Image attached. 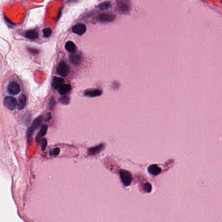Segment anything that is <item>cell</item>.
<instances>
[{
  "mask_svg": "<svg viewBox=\"0 0 222 222\" xmlns=\"http://www.w3.org/2000/svg\"><path fill=\"white\" fill-rule=\"evenodd\" d=\"M4 105L7 109L10 110H13L17 108L18 102L16 98L11 97H7L4 99Z\"/></svg>",
  "mask_w": 222,
  "mask_h": 222,
  "instance_id": "4",
  "label": "cell"
},
{
  "mask_svg": "<svg viewBox=\"0 0 222 222\" xmlns=\"http://www.w3.org/2000/svg\"><path fill=\"white\" fill-rule=\"evenodd\" d=\"M50 155H58L59 153V149L58 148H56L53 150V151L52 152V151H50Z\"/></svg>",
  "mask_w": 222,
  "mask_h": 222,
  "instance_id": "22",
  "label": "cell"
},
{
  "mask_svg": "<svg viewBox=\"0 0 222 222\" xmlns=\"http://www.w3.org/2000/svg\"><path fill=\"white\" fill-rule=\"evenodd\" d=\"M65 48L69 52H74L76 49V46L73 42L68 41L65 44Z\"/></svg>",
  "mask_w": 222,
  "mask_h": 222,
  "instance_id": "16",
  "label": "cell"
},
{
  "mask_svg": "<svg viewBox=\"0 0 222 222\" xmlns=\"http://www.w3.org/2000/svg\"><path fill=\"white\" fill-rule=\"evenodd\" d=\"M43 34L44 36L46 37H49L52 34V30L50 28H45L43 30Z\"/></svg>",
  "mask_w": 222,
  "mask_h": 222,
  "instance_id": "19",
  "label": "cell"
},
{
  "mask_svg": "<svg viewBox=\"0 0 222 222\" xmlns=\"http://www.w3.org/2000/svg\"><path fill=\"white\" fill-rule=\"evenodd\" d=\"M70 60L72 64H78L80 61V57L78 55H71Z\"/></svg>",
  "mask_w": 222,
  "mask_h": 222,
  "instance_id": "17",
  "label": "cell"
},
{
  "mask_svg": "<svg viewBox=\"0 0 222 222\" xmlns=\"http://www.w3.org/2000/svg\"><path fill=\"white\" fill-rule=\"evenodd\" d=\"M99 19L102 22H110L114 19V16L109 14H102L100 16Z\"/></svg>",
  "mask_w": 222,
  "mask_h": 222,
  "instance_id": "14",
  "label": "cell"
},
{
  "mask_svg": "<svg viewBox=\"0 0 222 222\" xmlns=\"http://www.w3.org/2000/svg\"><path fill=\"white\" fill-rule=\"evenodd\" d=\"M102 91L101 90L94 89H89L85 91L84 93V95L89 97H96L100 96L102 94Z\"/></svg>",
  "mask_w": 222,
  "mask_h": 222,
  "instance_id": "7",
  "label": "cell"
},
{
  "mask_svg": "<svg viewBox=\"0 0 222 222\" xmlns=\"http://www.w3.org/2000/svg\"><path fill=\"white\" fill-rule=\"evenodd\" d=\"M59 93L61 95L67 94L71 90V86L69 84H63L59 89Z\"/></svg>",
  "mask_w": 222,
  "mask_h": 222,
  "instance_id": "12",
  "label": "cell"
},
{
  "mask_svg": "<svg viewBox=\"0 0 222 222\" xmlns=\"http://www.w3.org/2000/svg\"><path fill=\"white\" fill-rule=\"evenodd\" d=\"M121 181L125 186H128L132 183V176L128 171L121 170L119 172Z\"/></svg>",
  "mask_w": 222,
  "mask_h": 222,
  "instance_id": "2",
  "label": "cell"
},
{
  "mask_svg": "<svg viewBox=\"0 0 222 222\" xmlns=\"http://www.w3.org/2000/svg\"><path fill=\"white\" fill-rule=\"evenodd\" d=\"M72 31L76 34L82 35L86 31V27H85L84 24H79L76 25V26L72 28Z\"/></svg>",
  "mask_w": 222,
  "mask_h": 222,
  "instance_id": "6",
  "label": "cell"
},
{
  "mask_svg": "<svg viewBox=\"0 0 222 222\" xmlns=\"http://www.w3.org/2000/svg\"><path fill=\"white\" fill-rule=\"evenodd\" d=\"M7 91L9 94L12 95H17L20 92V85L17 82H11L8 85Z\"/></svg>",
  "mask_w": 222,
  "mask_h": 222,
  "instance_id": "5",
  "label": "cell"
},
{
  "mask_svg": "<svg viewBox=\"0 0 222 222\" xmlns=\"http://www.w3.org/2000/svg\"><path fill=\"white\" fill-rule=\"evenodd\" d=\"M64 79L59 77H54L52 81V85L55 89H59L64 83Z\"/></svg>",
  "mask_w": 222,
  "mask_h": 222,
  "instance_id": "8",
  "label": "cell"
},
{
  "mask_svg": "<svg viewBox=\"0 0 222 222\" xmlns=\"http://www.w3.org/2000/svg\"><path fill=\"white\" fill-rule=\"evenodd\" d=\"M143 189L145 192L149 193L150 192L151 190H152V186H151V185L149 183H146L143 186Z\"/></svg>",
  "mask_w": 222,
  "mask_h": 222,
  "instance_id": "20",
  "label": "cell"
},
{
  "mask_svg": "<svg viewBox=\"0 0 222 222\" xmlns=\"http://www.w3.org/2000/svg\"><path fill=\"white\" fill-rule=\"evenodd\" d=\"M47 130H48L47 126L43 124V125L42 126L41 128H40V130L39 131V132L38 135H37V137H36V141H37V143H39L40 141V140L43 139L42 138H43L44 137V136L45 135H46V134Z\"/></svg>",
  "mask_w": 222,
  "mask_h": 222,
  "instance_id": "10",
  "label": "cell"
},
{
  "mask_svg": "<svg viewBox=\"0 0 222 222\" xmlns=\"http://www.w3.org/2000/svg\"><path fill=\"white\" fill-rule=\"evenodd\" d=\"M43 120V116H40V117H37V119H35L34 120L31 127H30L29 128V129L28 130V132H27V138H28L29 143H30L29 140L31 139V138H32V135L33 134V132H35V130L37 129L40 127V125L42 123Z\"/></svg>",
  "mask_w": 222,
  "mask_h": 222,
  "instance_id": "1",
  "label": "cell"
},
{
  "mask_svg": "<svg viewBox=\"0 0 222 222\" xmlns=\"http://www.w3.org/2000/svg\"><path fill=\"white\" fill-rule=\"evenodd\" d=\"M149 172L153 175H158L161 173V169L158 167L157 165H151L148 168Z\"/></svg>",
  "mask_w": 222,
  "mask_h": 222,
  "instance_id": "11",
  "label": "cell"
},
{
  "mask_svg": "<svg viewBox=\"0 0 222 222\" xmlns=\"http://www.w3.org/2000/svg\"><path fill=\"white\" fill-rule=\"evenodd\" d=\"M111 6V3L109 2H105L104 3H100L98 6V8L101 10H105L109 8Z\"/></svg>",
  "mask_w": 222,
  "mask_h": 222,
  "instance_id": "18",
  "label": "cell"
},
{
  "mask_svg": "<svg viewBox=\"0 0 222 222\" xmlns=\"http://www.w3.org/2000/svg\"><path fill=\"white\" fill-rule=\"evenodd\" d=\"M104 146V145L103 144H101V145L96 146V147H94L89 149L88 150V154H89V155H94L95 154H97L98 153L100 152V151L101 150H102L103 149Z\"/></svg>",
  "mask_w": 222,
  "mask_h": 222,
  "instance_id": "13",
  "label": "cell"
},
{
  "mask_svg": "<svg viewBox=\"0 0 222 222\" xmlns=\"http://www.w3.org/2000/svg\"><path fill=\"white\" fill-rule=\"evenodd\" d=\"M47 140H46V139H45V138H44V139H42V145H41V148H42V150H45V149H46V146H47Z\"/></svg>",
  "mask_w": 222,
  "mask_h": 222,
  "instance_id": "21",
  "label": "cell"
},
{
  "mask_svg": "<svg viewBox=\"0 0 222 222\" xmlns=\"http://www.w3.org/2000/svg\"><path fill=\"white\" fill-rule=\"evenodd\" d=\"M57 72L61 76H67L70 72V67L65 61L60 62L57 68Z\"/></svg>",
  "mask_w": 222,
  "mask_h": 222,
  "instance_id": "3",
  "label": "cell"
},
{
  "mask_svg": "<svg viewBox=\"0 0 222 222\" xmlns=\"http://www.w3.org/2000/svg\"><path fill=\"white\" fill-rule=\"evenodd\" d=\"M26 96L24 94H22L20 96V97L18 98V108L19 109H23L25 106H26Z\"/></svg>",
  "mask_w": 222,
  "mask_h": 222,
  "instance_id": "9",
  "label": "cell"
},
{
  "mask_svg": "<svg viewBox=\"0 0 222 222\" xmlns=\"http://www.w3.org/2000/svg\"><path fill=\"white\" fill-rule=\"evenodd\" d=\"M26 38H28L29 39L34 40V39H36L38 38L39 33L37 31L31 30V31H29L26 33Z\"/></svg>",
  "mask_w": 222,
  "mask_h": 222,
  "instance_id": "15",
  "label": "cell"
}]
</instances>
